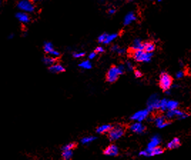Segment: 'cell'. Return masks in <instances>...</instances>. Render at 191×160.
<instances>
[{
    "label": "cell",
    "instance_id": "1",
    "mask_svg": "<svg viewBox=\"0 0 191 160\" xmlns=\"http://www.w3.org/2000/svg\"><path fill=\"white\" fill-rule=\"evenodd\" d=\"M152 52H147L143 50H131V56L137 61L148 62L151 61Z\"/></svg>",
    "mask_w": 191,
    "mask_h": 160
},
{
    "label": "cell",
    "instance_id": "2",
    "mask_svg": "<svg viewBox=\"0 0 191 160\" xmlns=\"http://www.w3.org/2000/svg\"><path fill=\"white\" fill-rule=\"evenodd\" d=\"M173 84V78L168 74L165 72L161 73L159 80V85L160 87L163 91H168L171 87Z\"/></svg>",
    "mask_w": 191,
    "mask_h": 160
},
{
    "label": "cell",
    "instance_id": "3",
    "mask_svg": "<svg viewBox=\"0 0 191 160\" xmlns=\"http://www.w3.org/2000/svg\"><path fill=\"white\" fill-rule=\"evenodd\" d=\"M125 133V129L121 125L113 126L109 131V138L111 141H116L122 137Z\"/></svg>",
    "mask_w": 191,
    "mask_h": 160
},
{
    "label": "cell",
    "instance_id": "4",
    "mask_svg": "<svg viewBox=\"0 0 191 160\" xmlns=\"http://www.w3.org/2000/svg\"><path fill=\"white\" fill-rule=\"evenodd\" d=\"M123 72L119 68V66H113L109 69V72L106 74V80L110 83H114L119 78V75L122 74Z\"/></svg>",
    "mask_w": 191,
    "mask_h": 160
},
{
    "label": "cell",
    "instance_id": "5",
    "mask_svg": "<svg viewBox=\"0 0 191 160\" xmlns=\"http://www.w3.org/2000/svg\"><path fill=\"white\" fill-rule=\"evenodd\" d=\"M17 7L22 12L26 13H31L35 10L34 5L30 0H20L17 3Z\"/></svg>",
    "mask_w": 191,
    "mask_h": 160
},
{
    "label": "cell",
    "instance_id": "6",
    "mask_svg": "<svg viewBox=\"0 0 191 160\" xmlns=\"http://www.w3.org/2000/svg\"><path fill=\"white\" fill-rule=\"evenodd\" d=\"M148 110L139 111V112L135 113L133 116L130 117V119L132 120H137L138 122H141L147 117L148 115Z\"/></svg>",
    "mask_w": 191,
    "mask_h": 160
},
{
    "label": "cell",
    "instance_id": "7",
    "mask_svg": "<svg viewBox=\"0 0 191 160\" xmlns=\"http://www.w3.org/2000/svg\"><path fill=\"white\" fill-rule=\"evenodd\" d=\"M103 154L107 156H111V157H116L119 154V148L117 146L115 145H111L109 146L106 150L103 152Z\"/></svg>",
    "mask_w": 191,
    "mask_h": 160
},
{
    "label": "cell",
    "instance_id": "8",
    "mask_svg": "<svg viewBox=\"0 0 191 160\" xmlns=\"http://www.w3.org/2000/svg\"><path fill=\"white\" fill-rule=\"evenodd\" d=\"M16 18L22 23H29L30 22V17L26 12H20L16 14Z\"/></svg>",
    "mask_w": 191,
    "mask_h": 160
},
{
    "label": "cell",
    "instance_id": "9",
    "mask_svg": "<svg viewBox=\"0 0 191 160\" xmlns=\"http://www.w3.org/2000/svg\"><path fill=\"white\" fill-rule=\"evenodd\" d=\"M49 72L53 74H58V73L63 72L65 71L64 66L59 64H54L49 68Z\"/></svg>",
    "mask_w": 191,
    "mask_h": 160
},
{
    "label": "cell",
    "instance_id": "10",
    "mask_svg": "<svg viewBox=\"0 0 191 160\" xmlns=\"http://www.w3.org/2000/svg\"><path fill=\"white\" fill-rule=\"evenodd\" d=\"M130 130L133 132L138 133V134H141L143 131L146 130V126L143 125L141 123H135L132 124L130 127Z\"/></svg>",
    "mask_w": 191,
    "mask_h": 160
},
{
    "label": "cell",
    "instance_id": "11",
    "mask_svg": "<svg viewBox=\"0 0 191 160\" xmlns=\"http://www.w3.org/2000/svg\"><path fill=\"white\" fill-rule=\"evenodd\" d=\"M136 20V15H135L134 12H128V13L125 15V18H124L123 24L125 25V26L129 25Z\"/></svg>",
    "mask_w": 191,
    "mask_h": 160
},
{
    "label": "cell",
    "instance_id": "12",
    "mask_svg": "<svg viewBox=\"0 0 191 160\" xmlns=\"http://www.w3.org/2000/svg\"><path fill=\"white\" fill-rule=\"evenodd\" d=\"M160 142V138H159L158 137L155 136V137H153L151 142H149L148 145L147 150H146V151H147L148 153H150V152L153 150V149L155 148V147H157V146L159 145Z\"/></svg>",
    "mask_w": 191,
    "mask_h": 160
},
{
    "label": "cell",
    "instance_id": "13",
    "mask_svg": "<svg viewBox=\"0 0 191 160\" xmlns=\"http://www.w3.org/2000/svg\"><path fill=\"white\" fill-rule=\"evenodd\" d=\"M113 126L111 124H103L98 126L96 129V132L98 134H105V133H109Z\"/></svg>",
    "mask_w": 191,
    "mask_h": 160
},
{
    "label": "cell",
    "instance_id": "14",
    "mask_svg": "<svg viewBox=\"0 0 191 160\" xmlns=\"http://www.w3.org/2000/svg\"><path fill=\"white\" fill-rule=\"evenodd\" d=\"M181 146V141L178 138H175L173 140L171 141L167 145V147L170 150H173V149L178 148Z\"/></svg>",
    "mask_w": 191,
    "mask_h": 160
},
{
    "label": "cell",
    "instance_id": "15",
    "mask_svg": "<svg viewBox=\"0 0 191 160\" xmlns=\"http://www.w3.org/2000/svg\"><path fill=\"white\" fill-rule=\"evenodd\" d=\"M43 62L44 63V64L47 66H52V64H55L56 62V58L54 57L51 56V55H49V56H47L43 58Z\"/></svg>",
    "mask_w": 191,
    "mask_h": 160
},
{
    "label": "cell",
    "instance_id": "16",
    "mask_svg": "<svg viewBox=\"0 0 191 160\" xmlns=\"http://www.w3.org/2000/svg\"><path fill=\"white\" fill-rule=\"evenodd\" d=\"M143 50V44L141 42L140 39H135L131 47V50Z\"/></svg>",
    "mask_w": 191,
    "mask_h": 160
},
{
    "label": "cell",
    "instance_id": "17",
    "mask_svg": "<svg viewBox=\"0 0 191 160\" xmlns=\"http://www.w3.org/2000/svg\"><path fill=\"white\" fill-rule=\"evenodd\" d=\"M155 50V44L152 42H146L143 44V50L147 52H152Z\"/></svg>",
    "mask_w": 191,
    "mask_h": 160
},
{
    "label": "cell",
    "instance_id": "18",
    "mask_svg": "<svg viewBox=\"0 0 191 160\" xmlns=\"http://www.w3.org/2000/svg\"><path fill=\"white\" fill-rule=\"evenodd\" d=\"M44 50L46 53L50 55L52 53V52L54 50V45L52 44V43H51V42H45L44 44Z\"/></svg>",
    "mask_w": 191,
    "mask_h": 160
},
{
    "label": "cell",
    "instance_id": "19",
    "mask_svg": "<svg viewBox=\"0 0 191 160\" xmlns=\"http://www.w3.org/2000/svg\"><path fill=\"white\" fill-rule=\"evenodd\" d=\"M164 150L161 147H155V148L153 149L149 153V156H154V155H158V154H160L163 153Z\"/></svg>",
    "mask_w": 191,
    "mask_h": 160
},
{
    "label": "cell",
    "instance_id": "20",
    "mask_svg": "<svg viewBox=\"0 0 191 160\" xmlns=\"http://www.w3.org/2000/svg\"><path fill=\"white\" fill-rule=\"evenodd\" d=\"M178 107V102L176 101H168L167 102V109L168 110H173L177 109Z\"/></svg>",
    "mask_w": 191,
    "mask_h": 160
},
{
    "label": "cell",
    "instance_id": "21",
    "mask_svg": "<svg viewBox=\"0 0 191 160\" xmlns=\"http://www.w3.org/2000/svg\"><path fill=\"white\" fill-rule=\"evenodd\" d=\"M73 152L72 150H64L62 153V157L65 160L71 159L73 157Z\"/></svg>",
    "mask_w": 191,
    "mask_h": 160
},
{
    "label": "cell",
    "instance_id": "22",
    "mask_svg": "<svg viewBox=\"0 0 191 160\" xmlns=\"http://www.w3.org/2000/svg\"><path fill=\"white\" fill-rule=\"evenodd\" d=\"M117 36H118V34H116V33H115V34H108L106 38V40H105V42H103V44H110L111 42H112L114 39H116V38H117Z\"/></svg>",
    "mask_w": 191,
    "mask_h": 160
},
{
    "label": "cell",
    "instance_id": "23",
    "mask_svg": "<svg viewBox=\"0 0 191 160\" xmlns=\"http://www.w3.org/2000/svg\"><path fill=\"white\" fill-rule=\"evenodd\" d=\"M79 66L82 69H89L92 67V64L90 62V61L89 60H85V61H83L82 62H81L79 64Z\"/></svg>",
    "mask_w": 191,
    "mask_h": 160
},
{
    "label": "cell",
    "instance_id": "24",
    "mask_svg": "<svg viewBox=\"0 0 191 160\" xmlns=\"http://www.w3.org/2000/svg\"><path fill=\"white\" fill-rule=\"evenodd\" d=\"M96 139V137H93V136L84 137V138L82 139V143L83 145H88V144L91 143L92 142H93Z\"/></svg>",
    "mask_w": 191,
    "mask_h": 160
},
{
    "label": "cell",
    "instance_id": "25",
    "mask_svg": "<svg viewBox=\"0 0 191 160\" xmlns=\"http://www.w3.org/2000/svg\"><path fill=\"white\" fill-rule=\"evenodd\" d=\"M165 122H166L165 118L164 117H162V116L158 117L157 118L155 119V124H156V126H158L159 128H161V126L163 124V123Z\"/></svg>",
    "mask_w": 191,
    "mask_h": 160
},
{
    "label": "cell",
    "instance_id": "26",
    "mask_svg": "<svg viewBox=\"0 0 191 160\" xmlns=\"http://www.w3.org/2000/svg\"><path fill=\"white\" fill-rule=\"evenodd\" d=\"M76 147V144L73 142V143H68L65 145L64 146H63L62 147V150L64 151V150H74V148Z\"/></svg>",
    "mask_w": 191,
    "mask_h": 160
},
{
    "label": "cell",
    "instance_id": "27",
    "mask_svg": "<svg viewBox=\"0 0 191 160\" xmlns=\"http://www.w3.org/2000/svg\"><path fill=\"white\" fill-rule=\"evenodd\" d=\"M167 102L168 101L166 99H162L160 101V109L162 111H165L167 109Z\"/></svg>",
    "mask_w": 191,
    "mask_h": 160
},
{
    "label": "cell",
    "instance_id": "28",
    "mask_svg": "<svg viewBox=\"0 0 191 160\" xmlns=\"http://www.w3.org/2000/svg\"><path fill=\"white\" fill-rule=\"evenodd\" d=\"M107 35L108 34H106V33H103V34H101V35L98 37V42H99V43H103V42H105V40H106V38Z\"/></svg>",
    "mask_w": 191,
    "mask_h": 160
},
{
    "label": "cell",
    "instance_id": "29",
    "mask_svg": "<svg viewBox=\"0 0 191 160\" xmlns=\"http://www.w3.org/2000/svg\"><path fill=\"white\" fill-rule=\"evenodd\" d=\"M85 55V53L83 52H74L73 54V56H74V58H81L83 57Z\"/></svg>",
    "mask_w": 191,
    "mask_h": 160
},
{
    "label": "cell",
    "instance_id": "30",
    "mask_svg": "<svg viewBox=\"0 0 191 160\" xmlns=\"http://www.w3.org/2000/svg\"><path fill=\"white\" fill-rule=\"evenodd\" d=\"M50 55H51V56L54 57L56 58V57H59V56H60V52L57 51V50H54L53 52H52V53Z\"/></svg>",
    "mask_w": 191,
    "mask_h": 160
},
{
    "label": "cell",
    "instance_id": "31",
    "mask_svg": "<svg viewBox=\"0 0 191 160\" xmlns=\"http://www.w3.org/2000/svg\"><path fill=\"white\" fill-rule=\"evenodd\" d=\"M95 52H96V53H103V52H104V49H103L102 47H98L96 49Z\"/></svg>",
    "mask_w": 191,
    "mask_h": 160
},
{
    "label": "cell",
    "instance_id": "32",
    "mask_svg": "<svg viewBox=\"0 0 191 160\" xmlns=\"http://www.w3.org/2000/svg\"><path fill=\"white\" fill-rule=\"evenodd\" d=\"M183 76H184V72H182V71H180V72H177V74H176V77H177L178 79L182 78Z\"/></svg>",
    "mask_w": 191,
    "mask_h": 160
},
{
    "label": "cell",
    "instance_id": "33",
    "mask_svg": "<svg viewBox=\"0 0 191 160\" xmlns=\"http://www.w3.org/2000/svg\"><path fill=\"white\" fill-rule=\"evenodd\" d=\"M135 76L137 78H139V77H141L143 76V74L141 73V72H140L139 70H136L135 71Z\"/></svg>",
    "mask_w": 191,
    "mask_h": 160
},
{
    "label": "cell",
    "instance_id": "34",
    "mask_svg": "<svg viewBox=\"0 0 191 160\" xmlns=\"http://www.w3.org/2000/svg\"><path fill=\"white\" fill-rule=\"evenodd\" d=\"M96 54H97L96 52H91V53H90V54L89 55V58L90 59H94L96 57Z\"/></svg>",
    "mask_w": 191,
    "mask_h": 160
},
{
    "label": "cell",
    "instance_id": "35",
    "mask_svg": "<svg viewBox=\"0 0 191 160\" xmlns=\"http://www.w3.org/2000/svg\"><path fill=\"white\" fill-rule=\"evenodd\" d=\"M119 49V47L118 45H114L111 47V50H112L113 52H117Z\"/></svg>",
    "mask_w": 191,
    "mask_h": 160
},
{
    "label": "cell",
    "instance_id": "36",
    "mask_svg": "<svg viewBox=\"0 0 191 160\" xmlns=\"http://www.w3.org/2000/svg\"><path fill=\"white\" fill-rule=\"evenodd\" d=\"M125 50H124V49H121V48H119L117 51L118 53L120 54H123L125 53Z\"/></svg>",
    "mask_w": 191,
    "mask_h": 160
},
{
    "label": "cell",
    "instance_id": "37",
    "mask_svg": "<svg viewBox=\"0 0 191 160\" xmlns=\"http://www.w3.org/2000/svg\"><path fill=\"white\" fill-rule=\"evenodd\" d=\"M140 155H143V156H149V153L147 151H143L140 152Z\"/></svg>",
    "mask_w": 191,
    "mask_h": 160
},
{
    "label": "cell",
    "instance_id": "38",
    "mask_svg": "<svg viewBox=\"0 0 191 160\" xmlns=\"http://www.w3.org/2000/svg\"><path fill=\"white\" fill-rule=\"evenodd\" d=\"M126 64H127V66H128V69H130V70H132V69H133V65H132L131 63H130V62H128H128L126 63Z\"/></svg>",
    "mask_w": 191,
    "mask_h": 160
},
{
    "label": "cell",
    "instance_id": "39",
    "mask_svg": "<svg viewBox=\"0 0 191 160\" xmlns=\"http://www.w3.org/2000/svg\"><path fill=\"white\" fill-rule=\"evenodd\" d=\"M109 15H114V14H115V12H116V9H110L109 10Z\"/></svg>",
    "mask_w": 191,
    "mask_h": 160
},
{
    "label": "cell",
    "instance_id": "40",
    "mask_svg": "<svg viewBox=\"0 0 191 160\" xmlns=\"http://www.w3.org/2000/svg\"><path fill=\"white\" fill-rule=\"evenodd\" d=\"M13 38H14V34H11L10 35H9V36H8V39H13Z\"/></svg>",
    "mask_w": 191,
    "mask_h": 160
},
{
    "label": "cell",
    "instance_id": "41",
    "mask_svg": "<svg viewBox=\"0 0 191 160\" xmlns=\"http://www.w3.org/2000/svg\"><path fill=\"white\" fill-rule=\"evenodd\" d=\"M31 1H41V0H30Z\"/></svg>",
    "mask_w": 191,
    "mask_h": 160
},
{
    "label": "cell",
    "instance_id": "42",
    "mask_svg": "<svg viewBox=\"0 0 191 160\" xmlns=\"http://www.w3.org/2000/svg\"><path fill=\"white\" fill-rule=\"evenodd\" d=\"M161 1H162V0H158V1H159V2H160Z\"/></svg>",
    "mask_w": 191,
    "mask_h": 160
},
{
    "label": "cell",
    "instance_id": "43",
    "mask_svg": "<svg viewBox=\"0 0 191 160\" xmlns=\"http://www.w3.org/2000/svg\"><path fill=\"white\" fill-rule=\"evenodd\" d=\"M128 1H133V0H128Z\"/></svg>",
    "mask_w": 191,
    "mask_h": 160
},
{
    "label": "cell",
    "instance_id": "44",
    "mask_svg": "<svg viewBox=\"0 0 191 160\" xmlns=\"http://www.w3.org/2000/svg\"><path fill=\"white\" fill-rule=\"evenodd\" d=\"M151 1H153V0H151Z\"/></svg>",
    "mask_w": 191,
    "mask_h": 160
},
{
    "label": "cell",
    "instance_id": "45",
    "mask_svg": "<svg viewBox=\"0 0 191 160\" xmlns=\"http://www.w3.org/2000/svg\"><path fill=\"white\" fill-rule=\"evenodd\" d=\"M0 4H1V1H0Z\"/></svg>",
    "mask_w": 191,
    "mask_h": 160
}]
</instances>
